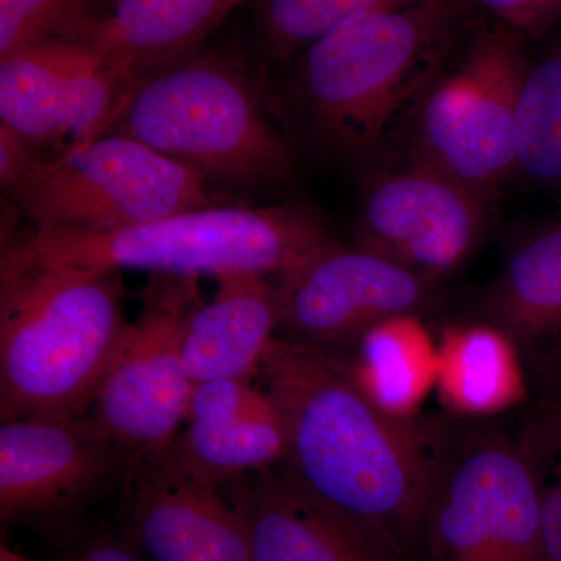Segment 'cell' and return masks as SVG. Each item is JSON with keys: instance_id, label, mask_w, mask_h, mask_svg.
I'll return each mask as SVG.
<instances>
[{"instance_id": "obj_2", "label": "cell", "mask_w": 561, "mask_h": 561, "mask_svg": "<svg viewBox=\"0 0 561 561\" xmlns=\"http://www.w3.org/2000/svg\"><path fill=\"white\" fill-rule=\"evenodd\" d=\"M467 0H430L343 22L298 55L290 102L309 138L357 173L389 161L394 124L451 49Z\"/></svg>"}, {"instance_id": "obj_9", "label": "cell", "mask_w": 561, "mask_h": 561, "mask_svg": "<svg viewBox=\"0 0 561 561\" xmlns=\"http://www.w3.org/2000/svg\"><path fill=\"white\" fill-rule=\"evenodd\" d=\"M198 279L151 273L138 317L88 413L128 454L131 471L175 438L190 412L195 383L184 365L183 339L203 305Z\"/></svg>"}, {"instance_id": "obj_16", "label": "cell", "mask_w": 561, "mask_h": 561, "mask_svg": "<svg viewBox=\"0 0 561 561\" xmlns=\"http://www.w3.org/2000/svg\"><path fill=\"white\" fill-rule=\"evenodd\" d=\"M287 424L260 381L197 383L183 430L164 451L187 474L221 489L286 460Z\"/></svg>"}, {"instance_id": "obj_8", "label": "cell", "mask_w": 561, "mask_h": 561, "mask_svg": "<svg viewBox=\"0 0 561 561\" xmlns=\"http://www.w3.org/2000/svg\"><path fill=\"white\" fill-rule=\"evenodd\" d=\"M424 542L431 561H542L540 496L515 435H445Z\"/></svg>"}, {"instance_id": "obj_12", "label": "cell", "mask_w": 561, "mask_h": 561, "mask_svg": "<svg viewBox=\"0 0 561 561\" xmlns=\"http://www.w3.org/2000/svg\"><path fill=\"white\" fill-rule=\"evenodd\" d=\"M131 84L84 41H41L0 57V122L68 149L110 130Z\"/></svg>"}, {"instance_id": "obj_20", "label": "cell", "mask_w": 561, "mask_h": 561, "mask_svg": "<svg viewBox=\"0 0 561 561\" xmlns=\"http://www.w3.org/2000/svg\"><path fill=\"white\" fill-rule=\"evenodd\" d=\"M438 343V400L459 419L485 420L531 400L522 350L485 321L460 319L443 328Z\"/></svg>"}, {"instance_id": "obj_21", "label": "cell", "mask_w": 561, "mask_h": 561, "mask_svg": "<svg viewBox=\"0 0 561 561\" xmlns=\"http://www.w3.org/2000/svg\"><path fill=\"white\" fill-rule=\"evenodd\" d=\"M350 350L351 359H342L365 397L393 419L416 420L438 373L437 339L423 316L379 321Z\"/></svg>"}, {"instance_id": "obj_29", "label": "cell", "mask_w": 561, "mask_h": 561, "mask_svg": "<svg viewBox=\"0 0 561 561\" xmlns=\"http://www.w3.org/2000/svg\"><path fill=\"white\" fill-rule=\"evenodd\" d=\"M0 561H31L27 557L22 556L21 552L13 551V549L2 546L0 548Z\"/></svg>"}, {"instance_id": "obj_15", "label": "cell", "mask_w": 561, "mask_h": 561, "mask_svg": "<svg viewBox=\"0 0 561 561\" xmlns=\"http://www.w3.org/2000/svg\"><path fill=\"white\" fill-rule=\"evenodd\" d=\"M245 516L253 561H405L378 530L320 501L284 470L221 486Z\"/></svg>"}, {"instance_id": "obj_11", "label": "cell", "mask_w": 561, "mask_h": 561, "mask_svg": "<svg viewBox=\"0 0 561 561\" xmlns=\"http://www.w3.org/2000/svg\"><path fill=\"white\" fill-rule=\"evenodd\" d=\"M278 295V337L337 354L373 324L423 316L437 298V283L398 262L331 239L273 278Z\"/></svg>"}, {"instance_id": "obj_17", "label": "cell", "mask_w": 561, "mask_h": 561, "mask_svg": "<svg viewBox=\"0 0 561 561\" xmlns=\"http://www.w3.org/2000/svg\"><path fill=\"white\" fill-rule=\"evenodd\" d=\"M461 319L507 332L530 378L561 365V216L527 228L505 250L501 271Z\"/></svg>"}, {"instance_id": "obj_6", "label": "cell", "mask_w": 561, "mask_h": 561, "mask_svg": "<svg viewBox=\"0 0 561 561\" xmlns=\"http://www.w3.org/2000/svg\"><path fill=\"white\" fill-rule=\"evenodd\" d=\"M5 192L38 232L111 231L214 205L201 173L121 135L41 158Z\"/></svg>"}, {"instance_id": "obj_1", "label": "cell", "mask_w": 561, "mask_h": 561, "mask_svg": "<svg viewBox=\"0 0 561 561\" xmlns=\"http://www.w3.org/2000/svg\"><path fill=\"white\" fill-rule=\"evenodd\" d=\"M257 381L287 424L280 463L302 489L389 538L424 542L445 435L387 415L337 354L276 337Z\"/></svg>"}, {"instance_id": "obj_24", "label": "cell", "mask_w": 561, "mask_h": 561, "mask_svg": "<svg viewBox=\"0 0 561 561\" xmlns=\"http://www.w3.org/2000/svg\"><path fill=\"white\" fill-rule=\"evenodd\" d=\"M262 49L287 61L343 22L430 0H253Z\"/></svg>"}, {"instance_id": "obj_27", "label": "cell", "mask_w": 561, "mask_h": 561, "mask_svg": "<svg viewBox=\"0 0 561 561\" xmlns=\"http://www.w3.org/2000/svg\"><path fill=\"white\" fill-rule=\"evenodd\" d=\"M38 144L0 122V186L9 190L41 160Z\"/></svg>"}, {"instance_id": "obj_26", "label": "cell", "mask_w": 561, "mask_h": 561, "mask_svg": "<svg viewBox=\"0 0 561 561\" xmlns=\"http://www.w3.org/2000/svg\"><path fill=\"white\" fill-rule=\"evenodd\" d=\"M523 38H537L561 21V0H471Z\"/></svg>"}, {"instance_id": "obj_14", "label": "cell", "mask_w": 561, "mask_h": 561, "mask_svg": "<svg viewBox=\"0 0 561 561\" xmlns=\"http://www.w3.org/2000/svg\"><path fill=\"white\" fill-rule=\"evenodd\" d=\"M125 486L133 537L151 561H253L243 513L164 449L140 459Z\"/></svg>"}, {"instance_id": "obj_28", "label": "cell", "mask_w": 561, "mask_h": 561, "mask_svg": "<svg viewBox=\"0 0 561 561\" xmlns=\"http://www.w3.org/2000/svg\"><path fill=\"white\" fill-rule=\"evenodd\" d=\"M66 561H139V559L124 542L102 538V540L81 546L79 551L73 552Z\"/></svg>"}, {"instance_id": "obj_23", "label": "cell", "mask_w": 561, "mask_h": 561, "mask_svg": "<svg viewBox=\"0 0 561 561\" xmlns=\"http://www.w3.org/2000/svg\"><path fill=\"white\" fill-rule=\"evenodd\" d=\"M530 382L515 440L540 496L541 560L561 561V365Z\"/></svg>"}, {"instance_id": "obj_18", "label": "cell", "mask_w": 561, "mask_h": 561, "mask_svg": "<svg viewBox=\"0 0 561 561\" xmlns=\"http://www.w3.org/2000/svg\"><path fill=\"white\" fill-rule=\"evenodd\" d=\"M213 301L203 302L187 321L183 359L192 382L251 379L278 337V295L261 275L217 279Z\"/></svg>"}, {"instance_id": "obj_22", "label": "cell", "mask_w": 561, "mask_h": 561, "mask_svg": "<svg viewBox=\"0 0 561 561\" xmlns=\"http://www.w3.org/2000/svg\"><path fill=\"white\" fill-rule=\"evenodd\" d=\"M515 150V175L561 190V35L530 60L516 113Z\"/></svg>"}, {"instance_id": "obj_19", "label": "cell", "mask_w": 561, "mask_h": 561, "mask_svg": "<svg viewBox=\"0 0 561 561\" xmlns=\"http://www.w3.org/2000/svg\"><path fill=\"white\" fill-rule=\"evenodd\" d=\"M245 0H106L80 41L135 80L197 49Z\"/></svg>"}, {"instance_id": "obj_13", "label": "cell", "mask_w": 561, "mask_h": 561, "mask_svg": "<svg viewBox=\"0 0 561 561\" xmlns=\"http://www.w3.org/2000/svg\"><path fill=\"white\" fill-rule=\"evenodd\" d=\"M131 471L88 416H27L0 426V516L44 523L83 507Z\"/></svg>"}, {"instance_id": "obj_3", "label": "cell", "mask_w": 561, "mask_h": 561, "mask_svg": "<svg viewBox=\"0 0 561 561\" xmlns=\"http://www.w3.org/2000/svg\"><path fill=\"white\" fill-rule=\"evenodd\" d=\"M122 272L0 271V420L88 416L130 332Z\"/></svg>"}, {"instance_id": "obj_5", "label": "cell", "mask_w": 561, "mask_h": 561, "mask_svg": "<svg viewBox=\"0 0 561 561\" xmlns=\"http://www.w3.org/2000/svg\"><path fill=\"white\" fill-rule=\"evenodd\" d=\"M105 135L239 190L275 186L295 172L294 147L268 119L250 70L219 51H190L140 73Z\"/></svg>"}, {"instance_id": "obj_10", "label": "cell", "mask_w": 561, "mask_h": 561, "mask_svg": "<svg viewBox=\"0 0 561 561\" xmlns=\"http://www.w3.org/2000/svg\"><path fill=\"white\" fill-rule=\"evenodd\" d=\"M493 195L415 154L360 175L354 243L440 283L485 239Z\"/></svg>"}, {"instance_id": "obj_25", "label": "cell", "mask_w": 561, "mask_h": 561, "mask_svg": "<svg viewBox=\"0 0 561 561\" xmlns=\"http://www.w3.org/2000/svg\"><path fill=\"white\" fill-rule=\"evenodd\" d=\"M106 0H0V57L47 39H79Z\"/></svg>"}, {"instance_id": "obj_4", "label": "cell", "mask_w": 561, "mask_h": 561, "mask_svg": "<svg viewBox=\"0 0 561 561\" xmlns=\"http://www.w3.org/2000/svg\"><path fill=\"white\" fill-rule=\"evenodd\" d=\"M334 239L295 205L183 210L103 232L28 231L3 245L0 271L95 268L181 276H279Z\"/></svg>"}, {"instance_id": "obj_7", "label": "cell", "mask_w": 561, "mask_h": 561, "mask_svg": "<svg viewBox=\"0 0 561 561\" xmlns=\"http://www.w3.org/2000/svg\"><path fill=\"white\" fill-rule=\"evenodd\" d=\"M518 33L497 24L449 57L413 103L409 153L496 194L516 172V113L530 60Z\"/></svg>"}]
</instances>
